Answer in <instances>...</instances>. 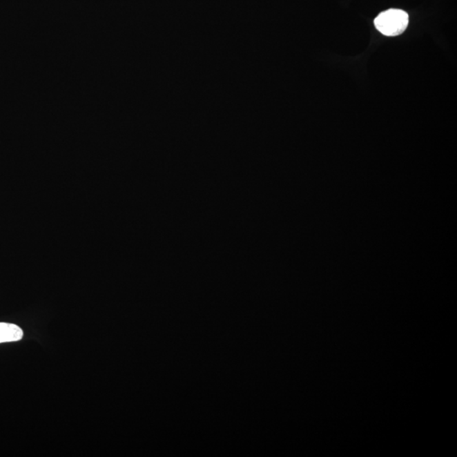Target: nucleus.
Instances as JSON below:
<instances>
[{
	"instance_id": "1",
	"label": "nucleus",
	"mask_w": 457,
	"mask_h": 457,
	"mask_svg": "<svg viewBox=\"0 0 457 457\" xmlns=\"http://www.w3.org/2000/svg\"><path fill=\"white\" fill-rule=\"evenodd\" d=\"M409 17L404 10L391 9L378 14L374 24L378 32L388 37L402 35L407 29Z\"/></svg>"
},
{
	"instance_id": "2",
	"label": "nucleus",
	"mask_w": 457,
	"mask_h": 457,
	"mask_svg": "<svg viewBox=\"0 0 457 457\" xmlns=\"http://www.w3.org/2000/svg\"><path fill=\"white\" fill-rule=\"evenodd\" d=\"M23 331L13 324L0 323V343L14 342L21 340Z\"/></svg>"
}]
</instances>
